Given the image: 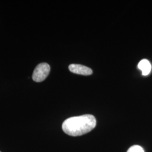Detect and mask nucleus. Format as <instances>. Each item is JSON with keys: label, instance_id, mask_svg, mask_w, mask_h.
I'll use <instances>...</instances> for the list:
<instances>
[{"label": "nucleus", "instance_id": "nucleus-1", "mask_svg": "<svg viewBox=\"0 0 152 152\" xmlns=\"http://www.w3.org/2000/svg\"><path fill=\"white\" fill-rule=\"evenodd\" d=\"M96 125V121L94 115L85 114L65 120L63 123L62 129L69 136H81L92 130Z\"/></svg>", "mask_w": 152, "mask_h": 152}, {"label": "nucleus", "instance_id": "nucleus-2", "mask_svg": "<svg viewBox=\"0 0 152 152\" xmlns=\"http://www.w3.org/2000/svg\"><path fill=\"white\" fill-rule=\"evenodd\" d=\"M50 72V66L48 63H42L39 64L33 71V80L36 82L43 81L49 76Z\"/></svg>", "mask_w": 152, "mask_h": 152}, {"label": "nucleus", "instance_id": "nucleus-3", "mask_svg": "<svg viewBox=\"0 0 152 152\" xmlns=\"http://www.w3.org/2000/svg\"><path fill=\"white\" fill-rule=\"evenodd\" d=\"M69 69L71 72L83 76H89L92 75V69L87 66L81 64H72L69 65Z\"/></svg>", "mask_w": 152, "mask_h": 152}, {"label": "nucleus", "instance_id": "nucleus-4", "mask_svg": "<svg viewBox=\"0 0 152 152\" xmlns=\"http://www.w3.org/2000/svg\"><path fill=\"white\" fill-rule=\"evenodd\" d=\"M137 67L142 72L143 76L148 75L152 69V65L149 60L147 59L141 60L138 64Z\"/></svg>", "mask_w": 152, "mask_h": 152}, {"label": "nucleus", "instance_id": "nucleus-5", "mask_svg": "<svg viewBox=\"0 0 152 152\" xmlns=\"http://www.w3.org/2000/svg\"><path fill=\"white\" fill-rule=\"evenodd\" d=\"M127 152H145L144 149L142 147L137 145H135L132 147H131L127 151Z\"/></svg>", "mask_w": 152, "mask_h": 152}, {"label": "nucleus", "instance_id": "nucleus-6", "mask_svg": "<svg viewBox=\"0 0 152 152\" xmlns=\"http://www.w3.org/2000/svg\"></svg>", "mask_w": 152, "mask_h": 152}]
</instances>
